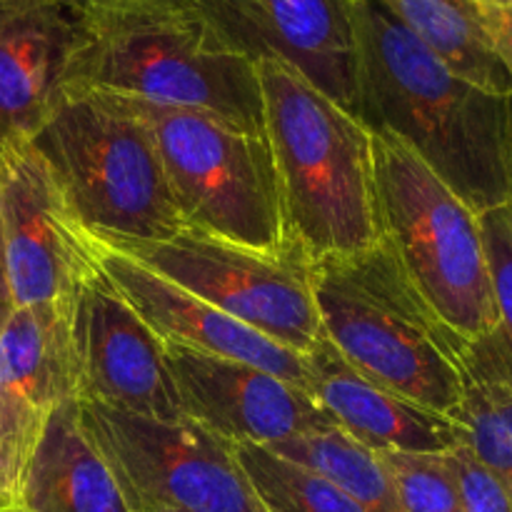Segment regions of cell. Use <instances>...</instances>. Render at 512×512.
<instances>
[{
    "label": "cell",
    "mask_w": 512,
    "mask_h": 512,
    "mask_svg": "<svg viewBox=\"0 0 512 512\" xmlns=\"http://www.w3.org/2000/svg\"><path fill=\"white\" fill-rule=\"evenodd\" d=\"M360 120L420 155L475 213L512 203V95L450 70L375 0H350Z\"/></svg>",
    "instance_id": "obj_1"
},
{
    "label": "cell",
    "mask_w": 512,
    "mask_h": 512,
    "mask_svg": "<svg viewBox=\"0 0 512 512\" xmlns=\"http://www.w3.org/2000/svg\"><path fill=\"white\" fill-rule=\"evenodd\" d=\"M65 88L183 105L265 133L258 63L193 0H93L78 13Z\"/></svg>",
    "instance_id": "obj_2"
},
{
    "label": "cell",
    "mask_w": 512,
    "mask_h": 512,
    "mask_svg": "<svg viewBox=\"0 0 512 512\" xmlns=\"http://www.w3.org/2000/svg\"><path fill=\"white\" fill-rule=\"evenodd\" d=\"M258 78L290 235L310 260L383 243L373 130L280 60Z\"/></svg>",
    "instance_id": "obj_3"
},
{
    "label": "cell",
    "mask_w": 512,
    "mask_h": 512,
    "mask_svg": "<svg viewBox=\"0 0 512 512\" xmlns=\"http://www.w3.org/2000/svg\"><path fill=\"white\" fill-rule=\"evenodd\" d=\"M320 330L373 383L440 415L465 393V343L420 295L390 245L313 260Z\"/></svg>",
    "instance_id": "obj_4"
},
{
    "label": "cell",
    "mask_w": 512,
    "mask_h": 512,
    "mask_svg": "<svg viewBox=\"0 0 512 512\" xmlns=\"http://www.w3.org/2000/svg\"><path fill=\"white\" fill-rule=\"evenodd\" d=\"M28 140L95 238L168 240L185 230L158 145L120 95L63 88Z\"/></svg>",
    "instance_id": "obj_5"
},
{
    "label": "cell",
    "mask_w": 512,
    "mask_h": 512,
    "mask_svg": "<svg viewBox=\"0 0 512 512\" xmlns=\"http://www.w3.org/2000/svg\"><path fill=\"white\" fill-rule=\"evenodd\" d=\"M383 240L430 308L465 343L498 330L480 215L388 130H373Z\"/></svg>",
    "instance_id": "obj_6"
},
{
    "label": "cell",
    "mask_w": 512,
    "mask_h": 512,
    "mask_svg": "<svg viewBox=\"0 0 512 512\" xmlns=\"http://www.w3.org/2000/svg\"><path fill=\"white\" fill-rule=\"evenodd\" d=\"M120 98L148 125L185 228L258 250L293 240L268 135L205 110Z\"/></svg>",
    "instance_id": "obj_7"
},
{
    "label": "cell",
    "mask_w": 512,
    "mask_h": 512,
    "mask_svg": "<svg viewBox=\"0 0 512 512\" xmlns=\"http://www.w3.org/2000/svg\"><path fill=\"white\" fill-rule=\"evenodd\" d=\"M98 240L285 348L305 355L323 333L313 260L295 238L280 250L248 248L190 228L168 240Z\"/></svg>",
    "instance_id": "obj_8"
},
{
    "label": "cell",
    "mask_w": 512,
    "mask_h": 512,
    "mask_svg": "<svg viewBox=\"0 0 512 512\" xmlns=\"http://www.w3.org/2000/svg\"><path fill=\"white\" fill-rule=\"evenodd\" d=\"M78 410L135 512H265L233 443L188 415L160 420L85 400Z\"/></svg>",
    "instance_id": "obj_9"
},
{
    "label": "cell",
    "mask_w": 512,
    "mask_h": 512,
    "mask_svg": "<svg viewBox=\"0 0 512 512\" xmlns=\"http://www.w3.org/2000/svg\"><path fill=\"white\" fill-rule=\"evenodd\" d=\"M0 235L15 308L73 300L100 270L98 240L28 138L0 148Z\"/></svg>",
    "instance_id": "obj_10"
},
{
    "label": "cell",
    "mask_w": 512,
    "mask_h": 512,
    "mask_svg": "<svg viewBox=\"0 0 512 512\" xmlns=\"http://www.w3.org/2000/svg\"><path fill=\"white\" fill-rule=\"evenodd\" d=\"M70 323L80 400L148 418H185L165 343L130 308L103 265L75 290Z\"/></svg>",
    "instance_id": "obj_11"
},
{
    "label": "cell",
    "mask_w": 512,
    "mask_h": 512,
    "mask_svg": "<svg viewBox=\"0 0 512 512\" xmlns=\"http://www.w3.org/2000/svg\"><path fill=\"white\" fill-rule=\"evenodd\" d=\"M193 5L235 50L255 63L280 60L360 118L350 0H193Z\"/></svg>",
    "instance_id": "obj_12"
},
{
    "label": "cell",
    "mask_w": 512,
    "mask_h": 512,
    "mask_svg": "<svg viewBox=\"0 0 512 512\" xmlns=\"http://www.w3.org/2000/svg\"><path fill=\"white\" fill-rule=\"evenodd\" d=\"M183 413L228 443L270 445L335 425L313 395L240 360L165 343Z\"/></svg>",
    "instance_id": "obj_13"
},
{
    "label": "cell",
    "mask_w": 512,
    "mask_h": 512,
    "mask_svg": "<svg viewBox=\"0 0 512 512\" xmlns=\"http://www.w3.org/2000/svg\"><path fill=\"white\" fill-rule=\"evenodd\" d=\"M98 248L105 275L163 343H178L200 353L250 363L308 390V360L303 353L285 348L268 335L230 318L208 300L178 288L130 255L100 240Z\"/></svg>",
    "instance_id": "obj_14"
},
{
    "label": "cell",
    "mask_w": 512,
    "mask_h": 512,
    "mask_svg": "<svg viewBox=\"0 0 512 512\" xmlns=\"http://www.w3.org/2000/svg\"><path fill=\"white\" fill-rule=\"evenodd\" d=\"M308 393L335 425L370 450L448 453L463 443V430L448 415L433 413L360 375L320 333L305 353Z\"/></svg>",
    "instance_id": "obj_15"
},
{
    "label": "cell",
    "mask_w": 512,
    "mask_h": 512,
    "mask_svg": "<svg viewBox=\"0 0 512 512\" xmlns=\"http://www.w3.org/2000/svg\"><path fill=\"white\" fill-rule=\"evenodd\" d=\"M78 13L58 0H0V140L30 138L65 88Z\"/></svg>",
    "instance_id": "obj_16"
},
{
    "label": "cell",
    "mask_w": 512,
    "mask_h": 512,
    "mask_svg": "<svg viewBox=\"0 0 512 512\" xmlns=\"http://www.w3.org/2000/svg\"><path fill=\"white\" fill-rule=\"evenodd\" d=\"M10 512H135L105 455L85 433L78 403L48 413Z\"/></svg>",
    "instance_id": "obj_17"
},
{
    "label": "cell",
    "mask_w": 512,
    "mask_h": 512,
    "mask_svg": "<svg viewBox=\"0 0 512 512\" xmlns=\"http://www.w3.org/2000/svg\"><path fill=\"white\" fill-rule=\"evenodd\" d=\"M73 300L18 305L0 328V373L35 408L78 403Z\"/></svg>",
    "instance_id": "obj_18"
},
{
    "label": "cell",
    "mask_w": 512,
    "mask_h": 512,
    "mask_svg": "<svg viewBox=\"0 0 512 512\" xmlns=\"http://www.w3.org/2000/svg\"><path fill=\"white\" fill-rule=\"evenodd\" d=\"M450 70L495 95H512V80L500 63L480 5L473 0H375Z\"/></svg>",
    "instance_id": "obj_19"
},
{
    "label": "cell",
    "mask_w": 512,
    "mask_h": 512,
    "mask_svg": "<svg viewBox=\"0 0 512 512\" xmlns=\"http://www.w3.org/2000/svg\"><path fill=\"white\" fill-rule=\"evenodd\" d=\"M270 450L313 470L370 512H395L393 488L380 455L340 425L280 440Z\"/></svg>",
    "instance_id": "obj_20"
},
{
    "label": "cell",
    "mask_w": 512,
    "mask_h": 512,
    "mask_svg": "<svg viewBox=\"0 0 512 512\" xmlns=\"http://www.w3.org/2000/svg\"><path fill=\"white\" fill-rule=\"evenodd\" d=\"M233 450L265 512H370L313 470L265 445L235 443Z\"/></svg>",
    "instance_id": "obj_21"
},
{
    "label": "cell",
    "mask_w": 512,
    "mask_h": 512,
    "mask_svg": "<svg viewBox=\"0 0 512 512\" xmlns=\"http://www.w3.org/2000/svg\"><path fill=\"white\" fill-rule=\"evenodd\" d=\"M450 418L463 445L498 478L512 500V383L465 373V393Z\"/></svg>",
    "instance_id": "obj_22"
},
{
    "label": "cell",
    "mask_w": 512,
    "mask_h": 512,
    "mask_svg": "<svg viewBox=\"0 0 512 512\" xmlns=\"http://www.w3.org/2000/svg\"><path fill=\"white\" fill-rule=\"evenodd\" d=\"M498 330L465 348V363L512 380V203L480 213Z\"/></svg>",
    "instance_id": "obj_23"
},
{
    "label": "cell",
    "mask_w": 512,
    "mask_h": 512,
    "mask_svg": "<svg viewBox=\"0 0 512 512\" xmlns=\"http://www.w3.org/2000/svg\"><path fill=\"white\" fill-rule=\"evenodd\" d=\"M448 453L380 450L378 455L393 488L395 512H465L458 475Z\"/></svg>",
    "instance_id": "obj_24"
},
{
    "label": "cell",
    "mask_w": 512,
    "mask_h": 512,
    "mask_svg": "<svg viewBox=\"0 0 512 512\" xmlns=\"http://www.w3.org/2000/svg\"><path fill=\"white\" fill-rule=\"evenodd\" d=\"M48 413L23 398L0 373V512H10L20 478L38 445Z\"/></svg>",
    "instance_id": "obj_25"
},
{
    "label": "cell",
    "mask_w": 512,
    "mask_h": 512,
    "mask_svg": "<svg viewBox=\"0 0 512 512\" xmlns=\"http://www.w3.org/2000/svg\"><path fill=\"white\" fill-rule=\"evenodd\" d=\"M448 455L458 475L465 512H512V500L503 485L463 443Z\"/></svg>",
    "instance_id": "obj_26"
},
{
    "label": "cell",
    "mask_w": 512,
    "mask_h": 512,
    "mask_svg": "<svg viewBox=\"0 0 512 512\" xmlns=\"http://www.w3.org/2000/svg\"><path fill=\"white\" fill-rule=\"evenodd\" d=\"M480 13H483L485 30L493 40L495 53L512 80V8H483L480 5Z\"/></svg>",
    "instance_id": "obj_27"
},
{
    "label": "cell",
    "mask_w": 512,
    "mask_h": 512,
    "mask_svg": "<svg viewBox=\"0 0 512 512\" xmlns=\"http://www.w3.org/2000/svg\"><path fill=\"white\" fill-rule=\"evenodd\" d=\"M13 295H10V283H8V265H5V250H3V235H0V328L8 320V315L13 313Z\"/></svg>",
    "instance_id": "obj_28"
},
{
    "label": "cell",
    "mask_w": 512,
    "mask_h": 512,
    "mask_svg": "<svg viewBox=\"0 0 512 512\" xmlns=\"http://www.w3.org/2000/svg\"><path fill=\"white\" fill-rule=\"evenodd\" d=\"M473 3L483 8H512V0H473Z\"/></svg>",
    "instance_id": "obj_29"
},
{
    "label": "cell",
    "mask_w": 512,
    "mask_h": 512,
    "mask_svg": "<svg viewBox=\"0 0 512 512\" xmlns=\"http://www.w3.org/2000/svg\"><path fill=\"white\" fill-rule=\"evenodd\" d=\"M58 3H63L65 8H70V10H73V13H80V10H83L85 5L93 3V0H58Z\"/></svg>",
    "instance_id": "obj_30"
},
{
    "label": "cell",
    "mask_w": 512,
    "mask_h": 512,
    "mask_svg": "<svg viewBox=\"0 0 512 512\" xmlns=\"http://www.w3.org/2000/svg\"><path fill=\"white\" fill-rule=\"evenodd\" d=\"M0 148H3V140H0Z\"/></svg>",
    "instance_id": "obj_31"
}]
</instances>
